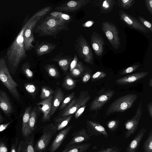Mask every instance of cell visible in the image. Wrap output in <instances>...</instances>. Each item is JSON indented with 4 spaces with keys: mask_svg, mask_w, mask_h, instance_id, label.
<instances>
[{
    "mask_svg": "<svg viewBox=\"0 0 152 152\" xmlns=\"http://www.w3.org/2000/svg\"><path fill=\"white\" fill-rule=\"evenodd\" d=\"M27 15L22 27L15 38L6 50L7 61L9 69L14 73L20 63L27 56L24 42V34L27 26L35 19Z\"/></svg>",
    "mask_w": 152,
    "mask_h": 152,
    "instance_id": "cell-1",
    "label": "cell"
},
{
    "mask_svg": "<svg viewBox=\"0 0 152 152\" xmlns=\"http://www.w3.org/2000/svg\"><path fill=\"white\" fill-rule=\"evenodd\" d=\"M68 23L59 20L51 15L37 23L33 31L39 37H56L61 31L69 29Z\"/></svg>",
    "mask_w": 152,
    "mask_h": 152,
    "instance_id": "cell-2",
    "label": "cell"
},
{
    "mask_svg": "<svg viewBox=\"0 0 152 152\" xmlns=\"http://www.w3.org/2000/svg\"><path fill=\"white\" fill-rule=\"evenodd\" d=\"M6 50L0 52V80L13 96L20 101V97L17 90L18 86L10 74L7 61Z\"/></svg>",
    "mask_w": 152,
    "mask_h": 152,
    "instance_id": "cell-3",
    "label": "cell"
},
{
    "mask_svg": "<svg viewBox=\"0 0 152 152\" xmlns=\"http://www.w3.org/2000/svg\"><path fill=\"white\" fill-rule=\"evenodd\" d=\"M137 97L136 94H129L117 98L109 105L107 110L106 115L126 111L132 106Z\"/></svg>",
    "mask_w": 152,
    "mask_h": 152,
    "instance_id": "cell-4",
    "label": "cell"
},
{
    "mask_svg": "<svg viewBox=\"0 0 152 152\" xmlns=\"http://www.w3.org/2000/svg\"><path fill=\"white\" fill-rule=\"evenodd\" d=\"M91 98L88 91H81L78 96L74 97L70 103L59 113L58 116H64L75 113L80 107L86 105Z\"/></svg>",
    "mask_w": 152,
    "mask_h": 152,
    "instance_id": "cell-5",
    "label": "cell"
},
{
    "mask_svg": "<svg viewBox=\"0 0 152 152\" xmlns=\"http://www.w3.org/2000/svg\"><path fill=\"white\" fill-rule=\"evenodd\" d=\"M57 132L54 123H51L45 126L42 135L37 141L34 147L35 152H45L52 137Z\"/></svg>",
    "mask_w": 152,
    "mask_h": 152,
    "instance_id": "cell-6",
    "label": "cell"
},
{
    "mask_svg": "<svg viewBox=\"0 0 152 152\" xmlns=\"http://www.w3.org/2000/svg\"><path fill=\"white\" fill-rule=\"evenodd\" d=\"M74 44L78 56L86 63L93 64V54L90 46L83 35L79 36Z\"/></svg>",
    "mask_w": 152,
    "mask_h": 152,
    "instance_id": "cell-7",
    "label": "cell"
},
{
    "mask_svg": "<svg viewBox=\"0 0 152 152\" xmlns=\"http://www.w3.org/2000/svg\"><path fill=\"white\" fill-rule=\"evenodd\" d=\"M115 94L114 91L109 89H101L98 93L97 95L90 104L89 110L97 111L100 110L104 105Z\"/></svg>",
    "mask_w": 152,
    "mask_h": 152,
    "instance_id": "cell-8",
    "label": "cell"
},
{
    "mask_svg": "<svg viewBox=\"0 0 152 152\" xmlns=\"http://www.w3.org/2000/svg\"><path fill=\"white\" fill-rule=\"evenodd\" d=\"M102 29L112 46L117 49L120 45L119 32L116 27L108 22L102 23Z\"/></svg>",
    "mask_w": 152,
    "mask_h": 152,
    "instance_id": "cell-9",
    "label": "cell"
},
{
    "mask_svg": "<svg viewBox=\"0 0 152 152\" xmlns=\"http://www.w3.org/2000/svg\"><path fill=\"white\" fill-rule=\"evenodd\" d=\"M142 103L141 102L137 107L136 114L131 119L128 120L125 123L126 131L125 137L128 138L134 133L137 129L142 114Z\"/></svg>",
    "mask_w": 152,
    "mask_h": 152,
    "instance_id": "cell-10",
    "label": "cell"
},
{
    "mask_svg": "<svg viewBox=\"0 0 152 152\" xmlns=\"http://www.w3.org/2000/svg\"><path fill=\"white\" fill-rule=\"evenodd\" d=\"M91 1V0L70 1H66L56 7L55 10L67 12H74L84 7Z\"/></svg>",
    "mask_w": 152,
    "mask_h": 152,
    "instance_id": "cell-11",
    "label": "cell"
},
{
    "mask_svg": "<svg viewBox=\"0 0 152 152\" xmlns=\"http://www.w3.org/2000/svg\"><path fill=\"white\" fill-rule=\"evenodd\" d=\"M119 14L121 20L129 27L145 33L148 32L146 27L134 17L122 10H120Z\"/></svg>",
    "mask_w": 152,
    "mask_h": 152,
    "instance_id": "cell-12",
    "label": "cell"
},
{
    "mask_svg": "<svg viewBox=\"0 0 152 152\" xmlns=\"http://www.w3.org/2000/svg\"><path fill=\"white\" fill-rule=\"evenodd\" d=\"M41 18H35L26 28L24 34V42L25 48L26 51L31 50L34 47L32 43L35 39L33 34V30L39 20Z\"/></svg>",
    "mask_w": 152,
    "mask_h": 152,
    "instance_id": "cell-13",
    "label": "cell"
},
{
    "mask_svg": "<svg viewBox=\"0 0 152 152\" xmlns=\"http://www.w3.org/2000/svg\"><path fill=\"white\" fill-rule=\"evenodd\" d=\"M87 132L92 136H103L107 138L108 134L105 128L98 122L88 120L86 122Z\"/></svg>",
    "mask_w": 152,
    "mask_h": 152,
    "instance_id": "cell-14",
    "label": "cell"
},
{
    "mask_svg": "<svg viewBox=\"0 0 152 152\" xmlns=\"http://www.w3.org/2000/svg\"><path fill=\"white\" fill-rule=\"evenodd\" d=\"M53 96L51 95L49 97L42 100L37 103L38 108L43 113L42 121L45 122L50 121V117L51 108Z\"/></svg>",
    "mask_w": 152,
    "mask_h": 152,
    "instance_id": "cell-15",
    "label": "cell"
},
{
    "mask_svg": "<svg viewBox=\"0 0 152 152\" xmlns=\"http://www.w3.org/2000/svg\"><path fill=\"white\" fill-rule=\"evenodd\" d=\"M149 72H142L127 75L117 79L115 83L119 85H129L144 78L148 75Z\"/></svg>",
    "mask_w": 152,
    "mask_h": 152,
    "instance_id": "cell-16",
    "label": "cell"
},
{
    "mask_svg": "<svg viewBox=\"0 0 152 152\" xmlns=\"http://www.w3.org/2000/svg\"><path fill=\"white\" fill-rule=\"evenodd\" d=\"M72 127V125L69 126L59 132L49 147V152H55L59 148Z\"/></svg>",
    "mask_w": 152,
    "mask_h": 152,
    "instance_id": "cell-17",
    "label": "cell"
},
{
    "mask_svg": "<svg viewBox=\"0 0 152 152\" xmlns=\"http://www.w3.org/2000/svg\"><path fill=\"white\" fill-rule=\"evenodd\" d=\"M73 137L66 146L79 144L88 140L92 136L88 133L84 128L78 131H76L72 134Z\"/></svg>",
    "mask_w": 152,
    "mask_h": 152,
    "instance_id": "cell-18",
    "label": "cell"
},
{
    "mask_svg": "<svg viewBox=\"0 0 152 152\" xmlns=\"http://www.w3.org/2000/svg\"><path fill=\"white\" fill-rule=\"evenodd\" d=\"M91 44L96 54L98 56H101L103 52L104 42L99 34L93 32L91 37Z\"/></svg>",
    "mask_w": 152,
    "mask_h": 152,
    "instance_id": "cell-19",
    "label": "cell"
},
{
    "mask_svg": "<svg viewBox=\"0 0 152 152\" xmlns=\"http://www.w3.org/2000/svg\"><path fill=\"white\" fill-rule=\"evenodd\" d=\"M0 108L7 116L13 111V108L9 97L4 91L0 90Z\"/></svg>",
    "mask_w": 152,
    "mask_h": 152,
    "instance_id": "cell-20",
    "label": "cell"
},
{
    "mask_svg": "<svg viewBox=\"0 0 152 152\" xmlns=\"http://www.w3.org/2000/svg\"><path fill=\"white\" fill-rule=\"evenodd\" d=\"M31 106L27 107L24 112L23 117L22 132L23 136L29 137L31 140L34 139L32 132L30 130L29 125V120L31 110Z\"/></svg>",
    "mask_w": 152,
    "mask_h": 152,
    "instance_id": "cell-21",
    "label": "cell"
},
{
    "mask_svg": "<svg viewBox=\"0 0 152 152\" xmlns=\"http://www.w3.org/2000/svg\"><path fill=\"white\" fill-rule=\"evenodd\" d=\"M56 46V45L48 42L43 41L39 43L37 41L34 48L37 55L39 56H42L50 53Z\"/></svg>",
    "mask_w": 152,
    "mask_h": 152,
    "instance_id": "cell-22",
    "label": "cell"
},
{
    "mask_svg": "<svg viewBox=\"0 0 152 152\" xmlns=\"http://www.w3.org/2000/svg\"><path fill=\"white\" fill-rule=\"evenodd\" d=\"M146 131V129L145 128H142L139 131L128 145L126 149V152H136Z\"/></svg>",
    "mask_w": 152,
    "mask_h": 152,
    "instance_id": "cell-23",
    "label": "cell"
},
{
    "mask_svg": "<svg viewBox=\"0 0 152 152\" xmlns=\"http://www.w3.org/2000/svg\"><path fill=\"white\" fill-rule=\"evenodd\" d=\"M72 60L69 56L60 53L52 58L51 60L57 62L62 70L66 74Z\"/></svg>",
    "mask_w": 152,
    "mask_h": 152,
    "instance_id": "cell-24",
    "label": "cell"
},
{
    "mask_svg": "<svg viewBox=\"0 0 152 152\" xmlns=\"http://www.w3.org/2000/svg\"><path fill=\"white\" fill-rule=\"evenodd\" d=\"M54 96L53 98L50 113V118L54 115L64 98V93L61 88L57 87L54 91Z\"/></svg>",
    "mask_w": 152,
    "mask_h": 152,
    "instance_id": "cell-25",
    "label": "cell"
},
{
    "mask_svg": "<svg viewBox=\"0 0 152 152\" xmlns=\"http://www.w3.org/2000/svg\"><path fill=\"white\" fill-rule=\"evenodd\" d=\"M91 145L90 143H84L66 146L60 152H86Z\"/></svg>",
    "mask_w": 152,
    "mask_h": 152,
    "instance_id": "cell-26",
    "label": "cell"
},
{
    "mask_svg": "<svg viewBox=\"0 0 152 152\" xmlns=\"http://www.w3.org/2000/svg\"><path fill=\"white\" fill-rule=\"evenodd\" d=\"M72 116L71 115L64 116H59L54 118V124L57 131H59L64 128L71 120Z\"/></svg>",
    "mask_w": 152,
    "mask_h": 152,
    "instance_id": "cell-27",
    "label": "cell"
},
{
    "mask_svg": "<svg viewBox=\"0 0 152 152\" xmlns=\"http://www.w3.org/2000/svg\"><path fill=\"white\" fill-rule=\"evenodd\" d=\"M79 81L73 79L69 73H67L64 79L62 87L67 91L71 90L75 87L76 83Z\"/></svg>",
    "mask_w": 152,
    "mask_h": 152,
    "instance_id": "cell-28",
    "label": "cell"
},
{
    "mask_svg": "<svg viewBox=\"0 0 152 152\" xmlns=\"http://www.w3.org/2000/svg\"><path fill=\"white\" fill-rule=\"evenodd\" d=\"M86 67L83 64L81 61L78 62L77 64L74 69L70 72L71 75L73 77L81 76L85 69Z\"/></svg>",
    "mask_w": 152,
    "mask_h": 152,
    "instance_id": "cell-29",
    "label": "cell"
},
{
    "mask_svg": "<svg viewBox=\"0 0 152 152\" xmlns=\"http://www.w3.org/2000/svg\"><path fill=\"white\" fill-rule=\"evenodd\" d=\"M44 68L50 77L55 78H58L60 77L59 72L54 65L48 64L45 66Z\"/></svg>",
    "mask_w": 152,
    "mask_h": 152,
    "instance_id": "cell-30",
    "label": "cell"
},
{
    "mask_svg": "<svg viewBox=\"0 0 152 152\" xmlns=\"http://www.w3.org/2000/svg\"><path fill=\"white\" fill-rule=\"evenodd\" d=\"M50 15L59 20L67 23L70 22L71 19L70 16L60 12H54L50 13Z\"/></svg>",
    "mask_w": 152,
    "mask_h": 152,
    "instance_id": "cell-31",
    "label": "cell"
},
{
    "mask_svg": "<svg viewBox=\"0 0 152 152\" xmlns=\"http://www.w3.org/2000/svg\"><path fill=\"white\" fill-rule=\"evenodd\" d=\"M37 113L35 108H34L31 110L29 120V125L30 129L33 132L36 128V121Z\"/></svg>",
    "mask_w": 152,
    "mask_h": 152,
    "instance_id": "cell-32",
    "label": "cell"
},
{
    "mask_svg": "<svg viewBox=\"0 0 152 152\" xmlns=\"http://www.w3.org/2000/svg\"><path fill=\"white\" fill-rule=\"evenodd\" d=\"M41 91L40 98L43 100L49 97L54 92L52 88L45 86H42Z\"/></svg>",
    "mask_w": 152,
    "mask_h": 152,
    "instance_id": "cell-33",
    "label": "cell"
},
{
    "mask_svg": "<svg viewBox=\"0 0 152 152\" xmlns=\"http://www.w3.org/2000/svg\"><path fill=\"white\" fill-rule=\"evenodd\" d=\"M143 148L144 152H152V131L149 132L148 136L144 143Z\"/></svg>",
    "mask_w": 152,
    "mask_h": 152,
    "instance_id": "cell-34",
    "label": "cell"
},
{
    "mask_svg": "<svg viewBox=\"0 0 152 152\" xmlns=\"http://www.w3.org/2000/svg\"><path fill=\"white\" fill-rule=\"evenodd\" d=\"M30 67L29 63L26 62L22 65L21 67L23 72L28 78H31L33 76V72L30 69Z\"/></svg>",
    "mask_w": 152,
    "mask_h": 152,
    "instance_id": "cell-35",
    "label": "cell"
},
{
    "mask_svg": "<svg viewBox=\"0 0 152 152\" xmlns=\"http://www.w3.org/2000/svg\"><path fill=\"white\" fill-rule=\"evenodd\" d=\"M118 1L120 7L126 10L131 7L135 2L134 0H118Z\"/></svg>",
    "mask_w": 152,
    "mask_h": 152,
    "instance_id": "cell-36",
    "label": "cell"
},
{
    "mask_svg": "<svg viewBox=\"0 0 152 152\" xmlns=\"http://www.w3.org/2000/svg\"><path fill=\"white\" fill-rule=\"evenodd\" d=\"M119 124L120 121L118 119H115L108 121L106 125L110 131L114 132L117 129Z\"/></svg>",
    "mask_w": 152,
    "mask_h": 152,
    "instance_id": "cell-37",
    "label": "cell"
},
{
    "mask_svg": "<svg viewBox=\"0 0 152 152\" xmlns=\"http://www.w3.org/2000/svg\"><path fill=\"white\" fill-rule=\"evenodd\" d=\"M52 10V8L51 7H46L39 10L33 15L35 18H42Z\"/></svg>",
    "mask_w": 152,
    "mask_h": 152,
    "instance_id": "cell-38",
    "label": "cell"
},
{
    "mask_svg": "<svg viewBox=\"0 0 152 152\" xmlns=\"http://www.w3.org/2000/svg\"><path fill=\"white\" fill-rule=\"evenodd\" d=\"M75 95V92H73L64 99L60 106L59 110L61 111L64 109L71 102L74 97Z\"/></svg>",
    "mask_w": 152,
    "mask_h": 152,
    "instance_id": "cell-39",
    "label": "cell"
},
{
    "mask_svg": "<svg viewBox=\"0 0 152 152\" xmlns=\"http://www.w3.org/2000/svg\"><path fill=\"white\" fill-rule=\"evenodd\" d=\"M26 90L35 99L37 93V88L34 85L31 83H27L25 85Z\"/></svg>",
    "mask_w": 152,
    "mask_h": 152,
    "instance_id": "cell-40",
    "label": "cell"
},
{
    "mask_svg": "<svg viewBox=\"0 0 152 152\" xmlns=\"http://www.w3.org/2000/svg\"><path fill=\"white\" fill-rule=\"evenodd\" d=\"M91 75V70L90 69L86 70V68L81 75V80L82 82L85 83L87 82L90 79Z\"/></svg>",
    "mask_w": 152,
    "mask_h": 152,
    "instance_id": "cell-41",
    "label": "cell"
},
{
    "mask_svg": "<svg viewBox=\"0 0 152 152\" xmlns=\"http://www.w3.org/2000/svg\"><path fill=\"white\" fill-rule=\"evenodd\" d=\"M106 73L102 71H98L94 73L91 77V81L95 82L105 77Z\"/></svg>",
    "mask_w": 152,
    "mask_h": 152,
    "instance_id": "cell-42",
    "label": "cell"
},
{
    "mask_svg": "<svg viewBox=\"0 0 152 152\" xmlns=\"http://www.w3.org/2000/svg\"><path fill=\"white\" fill-rule=\"evenodd\" d=\"M140 65L139 64H134L129 66L123 70L120 73L121 75H126L135 71L139 68Z\"/></svg>",
    "mask_w": 152,
    "mask_h": 152,
    "instance_id": "cell-43",
    "label": "cell"
},
{
    "mask_svg": "<svg viewBox=\"0 0 152 152\" xmlns=\"http://www.w3.org/2000/svg\"><path fill=\"white\" fill-rule=\"evenodd\" d=\"M113 5V1L111 0H105L104 1L102 5V10H108L112 8Z\"/></svg>",
    "mask_w": 152,
    "mask_h": 152,
    "instance_id": "cell-44",
    "label": "cell"
},
{
    "mask_svg": "<svg viewBox=\"0 0 152 152\" xmlns=\"http://www.w3.org/2000/svg\"><path fill=\"white\" fill-rule=\"evenodd\" d=\"M138 18L140 22L144 26L148 28L151 32H152V25L150 23L141 16L139 17Z\"/></svg>",
    "mask_w": 152,
    "mask_h": 152,
    "instance_id": "cell-45",
    "label": "cell"
},
{
    "mask_svg": "<svg viewBox=\"0 0 152 152\" xmlns=\"http://www.w3.org/2000/svg\"><path fill=\"white\" fill-rule=\"evenodd\" d=\"M33 145V140L27 142L24 152H35Z\"/></svg>",
    "mask_w": 152,
    "mask_h": 152,
    "instance_id": "cell-46",
    "label": "cell"
},
{
    "mask_svg": "<svg viewBox=\"0 0 152 152\" xmlns=\"http://www.w3.org/2000/svg\"><path fill=\"white\" fill-rule=\"evenodd\" d=\"M78 58L75 53L74 57L71 62L69 66V72H72L78 63Z\"/></svg>",
    "mask_w": 152,
    "mask_h": 152,
    "instance_id": "cell-47",
    "label": "cell"
},
{
    "mask_svg": "<svg viewBox=\"0 0 152 152\" xmlns=\"http://www.w3.org/2000/svg\"><path fill=\"white\" fill-rule=\"evenodd\" d=\"M86 105H85L80 107L75 113V118H77L83 113L86 107Z\"/></svg>",
    "mask_w": 152,
    "mask_h": 152,
    "instance_id": "cell-48",
    "label": "cell"
},
{
    "mask_svg": "<svg viewBox=\"0 0 152 152\" xmlns=\"http://www.w3.org/2000/svg\"><path fill=\"white\" fill-rule=\"evenodd\" d=\"M146 8L151 15L152 14V0H145Z\"/></svg>",
    "mask_w": 152,
    "mask_h": 152,
    "instance_id": "cell-49",
    "label": "cell"
},
{
    "mask_svg": "<svg viewBox=\"0 0 152 152\" xmlns=\"http://www.w3.org/2000/svg\"><path fill=\"white\" fill-rule=\"evenodd\" d=\"M8 149L5 144L3 142H0V152H7Z\"/></svg>",
    "mask_w": 152,
    "mask_h": 152,
    "instance_id": "cell-50",
    "label": "cell"
},
{
    "mask_svg": "<svg viewBox=\"0 0 152 152\" xmlns=\"http://www.w3.org/2000/svg\"><path fill=\"white\" fill-rule=\"evenodd\" d=\"M147 109L149 115L151 118H152V103L149 102L147 105Z\"/></svg>",
    "mask_w": 152,
    "mask_h": 152,
    "instance_id": "cell-51",
    "label": "cell"
},
{
    "mask_svg": "<svg viewBox=\"0 0 152 152\" xmlns=\"http://www.w3.org/2000/svg\"><path fill=\"white\" fill-rule=\"evenodd\" d=\"M10 123L11 122H10L0 125V132H2L6 129Z\"/></svg>",
    "mask_w": 152,
    "mask_h": 152,
    "instance_id": "cell-52",
    "label": "cell"
},
{
    "mask_svg": "<svg viewBox=\"0 0 152 152\" xmlns=\"http://www.w3.org/2000/svg\"><path fill=\"white\" fill-rule=\"evenodd\" d=\"M94 23V21L91 20L88 21L83 24L82 26L84 27H89L91 26Z\"/></svg>",
    "mask_w": 152,
    "mask_h": 152,
    "instance_id": "cell-53",
    "label": "cell"
},
{
    "mask_svg": "<svg viewBox=\"0 0 152 152\" xmlns=\"http://www.w3.org/2000/svg\"><path fill=\"white\" fill-rule=\"evenodd\" d=\"M11 152H16L15 148V145H12L11 147Z\"/></svg>",
    "mask_w": 152,
    "mask_h": 152,
    "instance_id": "cell-54",
    "label": "cell"
},
{
    "mask_svg": "<svg viewBox=\"0 0 152 152\" xmlns=\"http://www.w3.org/2000/svg\"><path fill=\"white\" fill-rule=\"evenodd\" d=\"M148 85L150 87L152 86V78H151L148 83Z\"/></svg>",
    "mask_w": 152,
    "mask_h": 152,
    "instance_id": "cell-55",
    "label": "cell"
},
{
    "mask_svg": "<svg viewBox=\"0 0 152 152\" xmlns=\"http://www.w3.org/2000/svg\"><path fill=\"white\" fill-rule=\"evenodd\" d=\"M3 118L2 116L0 113V123H2L3 122Z\"/></svg>",
    "mask_w": 152,
    "mask_h": 152,
    "instance_id": "cell-56",
    "label": "cell"
}]
</instances>
